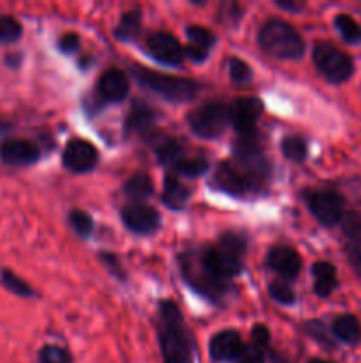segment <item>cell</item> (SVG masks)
<instances>
[{"label": "cell", "instance_id": "cell-1", "mask_svg": "<svg viewBox=\"0 0 361 363\" xmlns=\"http://www.w3.org/2000/svg\"><path fill=\"white\" fill-rule=\"evenodd\" d=\"M156 332H158L163 363H193L190 333L184 325L179 307L173 301H159Z\"/></svg>", "mask_w": 361, "mask_h": 363}, {"label": "cell", "instance_id": "cell-2", "mask_svg": "<svg viewBox=\"0 0 361 363\" xmlns=\"http://www.w3.org/2000/svg\"><path fill=\"white\" fill-rule=\"evenodd\" d=\"M246 238L239 233H225L218 243L198 250L205 268L216 279L229 282L243 269V259L246 254Z\"/></svg>", "mask_w": 361, "mask_h": 363}, {"label": "cell", "instance_id": "cell-3", "mask_svg": "<svg viewBox=\"0 0 361 363\" xmlns=\"http://www.w3.org/2000/svg\"><path fill=\"white\" fill-rule=\"evenodd\" d=\"M258 45L265 53L283 60L301 59L306 50L304 39L301 38L296 27L276 18H271L260 27Z\"/></svg>", "mask_w": 361, "mask_h": 363}, {"label": "cell", "instance_id": "cell-4", "mask_svg": "<svg viewBox=\"0 0 361 363\" xmlns=\"http://www.w3.org/2000/svg\"><path fill=\"white\" fill-rule=\"evenodd\" d=\"M133 77L137 78V82L142 87L172 103L191 101L200 92V84L191 80V78L163 74L158 73V71H151L137 66L133 67Z\"/></svg>", "mask_w": 361, "mask_h": 363}, {"label": "cell", "instance_id": "cell-5", "mask_svg": "<svg viewBox=\"0 0 361 363\" xmlns=\"http://www.w3.org/2000/svg\"><path fill=\"white\" fill-rule=\"evenodd\" d=\"M179 264L180 273H183L188 286L193 291H197L198 294H202V296H205L211 301L223 300V298L227 296V289H229L227 284L229 282H223V280L216 279V277L205 268L198 250L184 252L183 255H179Z\"/></svg>", "mask_w": 361, "mask_h": 363}, {"label": "cell", "instance_id": "cell-6", "mask_svg": "<svg viewBox=\"0 0 361 363\" xmlns=\"http://www.w3.org/2000/svg\"><path fill=\"white\" fill-rule=\"evenodd\" d=\"M314 64L319 73L331 84H345L354 74L353 57L329 41H319L314 46Z\"/></svg>", "mask_w": 361, "mask_h": 363}, {"label": "cell", "instance_id": "cell-7", "mask_svg": "<svg viewBox=\"0 0 361 363\" xmlns=\"http://www.w3.org/2000/svg\"><path fill=\"white\" fill-rule=\"evenodd\" d=\"M229 123V106L219 101L204 103L188 116L190 130L200 138L219 137Z\"/></svg>", "mask_w": 361, "mask_h": 363}, {"label": "cell", "instance_id": "cell-8", "mask_svg": "<svg viewBox=\"0 0 361 363\" xmlns=\"http://www.w3.org/2000/svg\"><path fill=\"white\" fill-rule=\"evenodd\" d=\"M212 186L232 197H244L260 190L262 183L253 179L236 162H223L212 174Z\"/></svg>", "mask_w": 361, "mask_h": 363}, {"label": "cell", "instance_id": "cell-9", "mask_svg": "<svg viewBox=\"0 0 361 363\" xmlns=\"http://www.w3.org/2000/svg\"><path fill=\"white\" fill-rule=\"evenodd\" d=\"M306 206L319 223L335 227L345 215V199L335 190H311L306 194Z\"/></svg>", "mask_w": 361, "mask_h": 363}, {"label": "cell", "instance_id": "cell-10", "mask_svg": "<svg viewBox=\"0 0 361 363\" xmlns=\"http://www.w3.org/2000/svg\"><path fill=\"white\" fill-rule=\"evenodd\" d=\"M234 155H236V163L241 169L246 170L258 183H264L265 176L269 172V167L268 160H265L264 152H262L257 135L237 137L236 145H234Z\"/></svg>", "mask_w": 361, "mask_h": 363}, {"label": "cell", "instance_id": "cell-11", "mask_svg": "<svg viewBox=\"0 0 361 363\" xmlns=\"http://www.w3.org/2000/svg\"><path fill=\"white\" fill-rule=\"evenodd\" d=\"M264 105L257 98H237L229 105V119L237 137L257 135V123Z\"/></svg>", "mask_w": 361, "mask_h": 363}, {"label": "cell", "instance_id": "cell-12", "mask_svg": "<svg viewBox=\"0 0 361 363\" xmlns=\"http://www.w3.org/2000/svg\"><path fill=\"white\" fill-rule=\"evenodd\" d=\"M120 218H122L124 225L134 234H142V236H147L158 230L159 222V213L156 211L151 206L144 204V202H131L126 208H122L120 211Z\"/></svg>", "mask_w": 361, "mask_h": 363}, {"label": "cell", "instance_id": "cell-13", "mask_svg": "<svg viewBox=\"0 0 361 363\" xmlns=\"http://www.w3.org/2000/svg\"><path fill=\"white\" fill-rule=\"evenodd\" d=\"M147 50L156 60L166 64V66H180L184 62V48L177 41L176 35L170 32H154L147 38Z\"/></svg>", "mask_w": 361, "mask_h": 363}, {"label": "cell", "instance_id": "cell-14", "mask_svg": "<svg viewBox=\"0 0 361 363\" xmlns=\"http://www.w3.org/2000/svg\"><path fill=\"white\" fill-rule=\"evenodd\" d=\"M99 160V152L91 142L81 140V138H73L69 144L66 145L62 152V163L67 170L71 172H88L94 169L96 163Z\"/></svg>", "mask_w": 361, "mask_h": 363}, {"label": "cell", "instance_id": "cell-15", "mask_svg": "<svg viewBox=\"0 0 361 363\" xmlns=\"http://www.w3.org/2000/svg\"><path fill=\"white\" fill-rule=\"evenodd\" d=\"M0 158L13 167H27L39 160V149L34 142L25 138H9L0 144Z\"/></svg>", "mask_w": 361, "mask_h": 363}, {"label": "cell", "instance_id": "cell-16", "mask_svg": "<svg viewBox=\"0 0 361 363\" xmlns=\"http://www.w3.org/2000/svg\"><path fill=\"white\" fill-rule=\"evenodd\" d=\"M268 266L273 272L278 273L280 277H283V279L294 280L299 277L303 261H301L299 254H297L292 247L276 245V247H273L271 250H269Z\"/></svg>", "mask_w": 361, "mask_h": 363}, {"label": "cell", "instance_id": "cell-17", "mask_svg": "<svg viewBox=\"0 0 361 363\" xmlns=\"http://www.w3.org/2000/svg\"><path fill=\"white\" fill-rule=\"evenodd\" d=\"M186 35L188 45L184 48L186 57H190L193 62H204L216 43L214 32L202 27V25H190L186 28Z\"/></svg>", "mask_w": 361, "mask_h": 363}, {"label": "cell", "instance_id": "cell-18", "mask_svg": "<svg viewBox=\"0 0 361 363\" xmlns=\"http://www.w3.org/2000/svg\"><path fill=\"white\" fill-rule=\"evenodd\" d=\"M98 92L103 99L112 103L122 101L130 92V80L119 67H110L99 77Z\"/></svg>", "mask_w": 361, "mask_h": 363}, {"label": "cell", "instance_id": "cell-19", "mask_svg": "<svg viewBox=\"0 0 361 363\" xmlns=\"http://www.w3.org/2000/svg\"><path fill=\"white\" fill-rule=\"evenodd\" d=\"M243 346L241 335L236 330H223V332L216 333L209 342V354L214 362L232 363Z\"/></svg>", "mask_w": 361, "mask_h": 363}, {"label": "cell", "instance_id": "cell-20", "mask_svg": "<svg viewBox=\"0 0 361 363\" xmlns=\"http://www.w3.org/2000/svg\"><path fill=\"white\" fill-rule=\"evenodd\" d=\"M311 275H314V291L319 298H328L335 293L338 287V277L336 268L328 261H319L311 266Z\"/></svg>", "mask_w": 361, "mask_h": 363}, {"label": "cell", "instance_id": "cell-21", "mask_svg": "<svg viewBox=\"0 0 361 363\" xmlns=\"http://www.w3.org/2000/svg\"><path fill=\"white\" fill-rule=\"evenodd\" d=\"M331 333L336 340L347 344V346H356L361 342V323L356 315L342 314L335 318L331 325Z\"/></svg>", "mask_w": 361, "mask_h": 363}, {"label": "cell", "instance_id": "cell-22", "mask_svg": "<svg viewBox=\"0 0 361 363\" xmlns=\"http://www.w3.org/2000/svg\"><path fill=\"white\" fill-rule=\"evenodd\" d=\"M190 199V188L180 183L173 174L165 176V188H163V202L166 208L173 211H180Z\"/></svg>", "mask_w": 361, "mask_h": 363}, {"label": "cell", "instance_id": "cell-23", "mask_svg": "<svg viewBox=\"0 0 361 363\" xmlns=\"http://www.w3.org/2000/svg\"><path fill=\"white\" fill-rule=\"evenodd\" d=\"M156 124V112L152 108H149L144 103H137L133 105V108L130 110V116H127L126 128L127 131H134L138 135H147L151 133L152 128Z\"/></svg>", "mask_w": 361, "mask_h": 363}, {"label": "cell", "instance_id": "cell-24", "mask_svg": "<svg viewBox=\"0 0 361 363\" xmlns=\"http://www.w3.org/2000/svg\"><path fill=\"white\" fill-rule=\"evenodd\" d=\"M152 191H154V184H152V179L149 177V174L145 172L133 174L124 183V194L130 199H133L134 202L145 201L147 197H151Z\"/></svg>", "mask_w": 361, "mask_h": 363}, {"label": "cell", "instance_id": "cell-25", "mask_svg": "<svg viewBox=\"0 0 361 363\" xmlns=\"http://www.w3.org/2000/svg\"><path fill=\"white\" fill-rule=\"evenodd\" d=\"M152 142H154V149L159 163H163V165L173 167L184 156L183 149H180V145L173 138L159 135V137L152 138Z\"/></svg>", "mask_w": 361, "mask_h": 363}, {"label": "cell", "instance_id": "cell-26", "mask_svg": "<svg viewBox=\"0 0 361 363\" xmlns=\"http://www.w3.org/2000/svg\"><path fill=\"white\" fill-rule=\"evenodd\" d=\"M335 28L347 45H361V25L350 14L340 13L335 16Z\"/></svg>", "mask_w": 361, "mask_h": 363}, {"label": "cell", "instance_id": "cell-27", "mask_svg": "<svg viewBox=\"0 0 361 363\" xmlns=\"http://www.w3.org/2000/svg\"><path fill=\"white\" fill-rule=\"evenodd\" d=\"M142 14L140 11H127L120 16L119 25L115 28V35L120 41H134L140 34Z\"/></svg>", "mask_w": 361, "mask_h": 363}, {"label": "cell", "instance_id": "cell-28", "mask_svg": "<svg viewBox=\"0 0 361 363\" xmlns=\"http://www.w3.org/2000/svg\"><path fill=\"white\" fill-rule=\"evenodd\" d=\"M282 152L290 162H304L308 156L306 142H304V138L297 137V135H290V137H285L282 140Z\"/></svg>", "mask_w": 361, "mask_h": 363}, {"label": "cell", "instance_id": "cell-29", "mask_svg": "<svg viewBox=\"0 0 361 363\" xmlns=\"http://www.w3.org/2000/svg\"><path fill=\"white\" fill-rule=\"evenodd\" d=\"M177 174L184 177H198L209 170V163L204 158H190V156H183L176 165L172 167Z\"/></svg>", "mask_w": 361, "mask_h": 363}, {"label": "cell", "instance_id": "cell-30", "mask_svg": "<svg viewBox=\"0 0 361 363\" xmlns=\"http://www.w3.org/2000/svg\"><path fill=\"white\" fill-rule=\"evenodd\" d=\"M21 34H23V28L16 18L9 16V14H0V45L18 41Z\"/></svg>", "mask_w": 361, "mask_h": 363}, {"label": "cell", "instance_id": "cell-31", "mask_svg": "<svg viewBox=\"0 0 361 363\" xmlns=\"http://www.w3.org/2000/svg\"><path fill=\"white\" fill-rule=\"evenodd\" d=\"M2 282L13 294H18V296L21 298L34 296V289H32L25 280H21L20 277H16L13 272H9V269H4L2 272Z\"/></svg>", "mask_w": 361, "mask_h": 363}, {"label": "cell", "instance_id": "cell-32", "mask_svg": "<svg viewBox=\"0 0 361 363\" xmlns=\"http://www.w3.org/2000/svg\"><path fill=\"white\" fill-rule=\"evenodd\" d=\"M343 234L349 240H361V213L360 211H345L342 222Z\"/></svg>", "mask_w": 361, "mask_h": 363}, {"label": "cell", "instance_id": "cell-33", "mask_svg": "<svg viewBox=\"0 0 361 363\" xmlns=\"http://www.w3.org/2000/svg\"><path fill=\"white\" fill-rule=\"evenodd\" d=\"M269 294L275 301H278L280 305H292L296 301V293L290 289V286L287 282H280V280H275L269 286Z\"/></svg>", "mask_w": 361, "mask_h": 363}, {"label": "cell", "instance_id": "cell-34", "mask_svg": "<svg viewBox=\"0 0 361 363\" xmlns=\"http://www.w3.org/2000/svg\"><path fill=\"white\" fill-rule=\"evenodd\" d=\"M69 223L74 230H76L80 236H88V234L94 230V222H92L91 216L85 211H80V209H74L69 215Z\"/></svg>", "mask_w": 361, "mask_h": 363}, {"label": "cell", "instance_id": "cell-35", "mask_svg": "<svg viewBox=\"0 0 361 363\" xmlns=\"http://www.w3.org/2000/svg\"><path fill=\"white\" fill-rule=\"evenodd\" d=\"M39 362L41 363H71V354L60 346H45L39 351Z\"/></svg>", "mask_w": 361, "mask_h": 363}, {"label": "cell", "instance_id": "cell-36", "mask_svg": "<svg viewBox=\"0 0 361 363\" xmlns=\"http://www.w3.org/2000/svg\"><path fill=\"white\" fill-rule=\"evenodd\" d=\"M232 363H265L264 351L255 344H244Z\"/></svg>", "mask_w": 361, "mask_h": 363}, {"label": "cell", "instance_id": "cell-37", "mask_svg": "<svg viewBox=\"0 0 361 363\" xmlns=\"http://www.w3.org/2000/svg\"><path fill=\"white\" fill-rule=\"evenodd\" d=\"M306 333H310L311 339H315L319 344H322L324 347H328V350L335 347V342H333L331 335L326 332L324 323H321V321L306 323Z\"/></svg>", "mask_w": 361, "mask_h": 363}, {"label": "cell", "instance_id": "cell-38", "mask_svg": "<svg viewBox=\"0 0 361 363\" xmlns=\"http://www.w3.org/2000/svg\"><path fill=\"white\" fill-rule=\"evenodd\" d=\"M229 73L230 78L237 84H243V82H248L251 78V69L243 59H237V57H232L229 60Z\"/></svg>", "mask_w": 361, "mask_h": 363}, {"label": "cell", "instance_id": "cell-39", "mask_svg": "<svg viewBox=\"0 0 361 363\" xmlns=\"http://www.w3.org/2000/svg\"><path fill=\"white\" fill-rule=\"evenodd\" d=\"M345 255L349 264L361 279V240H349L345 243Z\"/></svg>", "mask_w": 361, "mask_h": 363}, {"label": "cell", "instance_id": "cell-40", "mask_svg": "<svg viewBox=\"0 0 361 363\" xmlns=\"http://www.w3.org/2000/svg\"><path fill=\"white\" fill-rule=\"evenodd\" d=\"M269 339H271V333H269L268 326L265 325H255L253 330H251V340L257 347H265L269 344Z\"/></svg>", "mask_w": 361, "mask_h": 363}, {"label": "cell", "instance_id": "cell-41", "mask_svg": "<svg viewBox=\"0 0 361 363\" xmlns=\"http://www.w3.org/2000/svg\"><path fill=\"white\" fill-rule=\"evenodd\" d=\"M78 46H80V38H78V34H74V32H67V34L60 35L59 48L62 50L64 53L76 52Z\"/></svg>", "mask_w": 361, "mask_h": 363}, {"label": "cell", "instance_id": "cell-42", "mask_svg": "<svg viewBox=\"0 0 361 363\" xmlns=\"http://www.w3.org/2000/svg\"><path fill=\"white\" fill-rule=\"evenodd\" d=\"M101 259L106 262V264H108V268L112 269V272L115 273V275L119 277V279H124V273L120 272V266L117 264V259L113 257L112 254H101Z\"/></svg>", "mask_w": 361, "mask_h": 363}, {"label": "cell", "instance_id": "cell-43", "mask_svg": "<svg viewBox=\"0 0 361 363\" xmlns=\"http://www.w3.org/2000/svg\"><path fill=\"white\" fill-rule=\"evenodd\" d=\"M276 6L280 9H285V11H301L304 9V2H287V0H278Z\"/></svg>", "mask_w": 361, "mask_h": 363}, {"label": "cell", "instance_id": "cell-44", "mask_svg": "<svg viewBox=\"0 0 361 363\" xmlns=\"http://www.w3.org/2000/svg\"><path fill=\"white\" fill-rule=\"evenodd\" d=\"M308 363H331V362H328V360H322V358H311L310 362Z\"/></svg>", "mask_w": 361, "mask_h": 363}]
</instances>
